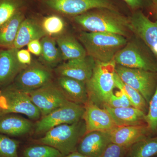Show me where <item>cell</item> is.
<instances>
[{"label": "cell", "mask_w": 157, "mask_h": 157, "mask_svg": "<svg viewBox=\"0 0 157 157\" xmlns=\"http://www.w3.org/2000/svg\"><path fill=\"white\" fill-rule=\"evenodd\" d=\"M64 157H87L84 155L79 153L78 151H76L73 152L72 153L67 155L65 156Z\"/></svg>", "instance_id": "37"}, {"label": "cell", "mask_w": 157, "mask_h": 157, "mask_svg": "<svg viewBox=\"0 0 157 157\" xmlns=\"http://www.w3.org/2000/svg\"><path fill=\"white\" fill-rule=\"evenodd\" d=\"M78 40L86 53L95 61L108 63L128 42L127 38L117 34L107 33H92L82 31Z\"/></svg>", "instance_id": "2"}, {"label": "cell", "mask_w": 157, "mask_h": 157, "mask_svg": "<svg viewBox=\"0 0 157 157\" xmlns=\"http://www.w3.org/2000/svg\"><path fill=\"white\" fill-rule=\"evenodd\" d=\"M34 127L30 119L18 114L5 113L0 110V134L11 137H21L31 133Z\"/></svg>", "instance_id": "17"}, {"label": "cell", "mask_w": 157, "mask_h": 157, "mask_svg": "<svg viewBox=\"0 0 157 157\" xmlns=\"http://www.w3.org/2000/svg\"><path fill=\"white\" fill-rule=\"evenodd\" d=\"M116 65L114 60L105 63L96 61L92 75L86 83L89 101L101 108H104L116 88Z\"/></svg>", "instance_id": "4"}, {"label": "cell", "mask_w": 157, "mask_h": 157, "mask_svg": "<svg viewBox=\"0 0 157 157\" xmlns=\"http://www.w3.org/2000/svg\"><path fill=\"white\" fill-rule=\"evenodd\" d=\"M129 20L132 33L144 43L157 60V20L152 21L140 10L134 11Z\"/></svg>", "instance_id": "12"}, {"label": "cell", "mask_w": 157, "mask_h": 157, "mask_svg": "<svg viewBox=\"0 0 157 157\" xmlns=\"http://www.w3.org/2000/svg\"><path fill=\"white\" fill-rule=\"evenodd\" d=\"M55 39L63 60L79 59L87 56L83 45L72 35L64 33Z\"/></svg>", "instance_id": "22"}, {"label": "cell", "mask_w": 157, "mask_h": 157, "mask_svg": "<svg viewBox=\"0 0 157 157\" xmlns=\"http://www.w3.org/2000/svg\"><path fill=\"white\" fill-rule=\"evenodd\" d=\"M28 94L40 111L41 117L70 101L53 81Z\"/></svg>", "instance_id": "11"}, {"label": "cell", "mask_w": 157, "mask_h": 157, "mask_svg": "<svg viewBox=\"0 0 157 157\" xmlns=\"http://www.w3.org/2000/svg\"><path fill=\"white\" fill-rule=\"evenodd\" d=\"M56 82L70 102L84 106L88 101L85 82L65 76H58Z\"/></svg>", "instance_id": "19"}, {"label": "cell", "mask_w": 157, "mask_h": 157, "mask_svg": "<svg viewBox=\"0 0 157 157\" xmlns=\"http://www.w3.org/2000/svg\"><path fill=\"white\" fill-rule=\"evenodd\" d=\"M111 142L109 132H89L79 141L76 151L87 157H99Z\"/></svg>", "instance_id": "18"}, {"label": "cell", "mask_w": 157, "mask_h": 157, "mask_svg": "<svg viewBox=\"0 0 157 157\" xmlns=\"http://www.w3.org/2000/svg\"><path fill=\"white\" fill-rule=\"evenodd\" d=\"M114 80L116 88L125 94L132 107L142 110L147 114L148 111V104L142 95L122 81L116 72L114 75Z\"/></svg>", "instance_id": "25"}, {"label": "cell", "mask_w": 157, "mask_h": 157, "mask_svg": "<svg viewBox=\"0 0 157 157\" xmlns=\"http://www.w3.org/2000/svg\"><path fill=\"white\" fill-rule=\"evenodd\" d=\"M46 36L41 23L35 18H25L20 25L13 48L19 50L31 41L40 40Z\"/></svg>", "instance_id": "20"}, {"label": "cell", "mask_w": 157, "mask_h": 157, "mask_svg": "<svg viewBox=\"0 0 157 157\" xmlns=\"http://www.w3.org/2000/svg\"><path fill=\"white\" fill-rule=\"evenodd\" d=\"M25 18L22 10L0 26V47L13 48L20 25Z\"/></svg>", "instance_id": "23"}, {"label": "cell", "mask_w": 157, "mask_h": 157, "mask_svg": "<svg viewBox=\"0 0 157 157\" xmlns=\"http://www.w3.org/2000/svg\"><path fill=\"white\" fill-rule=\"evenodd\" d=\"M20 141L0 134V157H19Z\"/></svg>", "instance_id": "30"}, {"label": "cell", "mask_w": 157, "mask_h": 157, "mask_svg": "<svg viewBox=\"0 0 157 157\" xmlns=\"http://www.w3.org/2000/svg\"><path fill=\"white\" fill-rule=\"evenodd\" d=\"M155 15H156V17L157 19V7L155 9Z\"/></svg>", "instance_id": "39"}, {"label": "cell", "mask_w": 157, "mask_h": 157, "mask_svg": "<svg viewBox=\"0 0 157 157\" xmlns=\"http://www.w3.org/2000/svg\"><path fill=\"white\" fill-rule=\"evenodd\" d=\"M157 155V136L147 137L129 147L127 157H153Z\"/></svg>", "instance_id": "26"}, {"label": "cell", "mask_w": 157, "mask_h": 157, "mask_svg": "<svg viewBox=\"0 0 157 157\" xmlns=\"http://www.w3.org/2000/svg\"><path fill=\"white\" fill-rule=\"evenodd\" d=\"M146 121L151 134H157V85L155 93L149 103Z\"/></svg>", "instance_id": "31"}, {"label": "cell", "mask_w": 157, "mask_h": 157, "mask_svg": "<svg viewBox=\"0 0 157 157\" xmlns=\"http://www.w3.org/2000/svg\"><path fill=\"white\" fill-rule=\"evenodd\" d=\"M115 72L125 83L142 95L149 104L157 85V73L116 65Z\"/></svg>", "instance_id": "8"}, {"label": "cell", "mask_w": 157, "mask_h": 157, "mask_svg": "<svg viewBox=\"0 0 157 157\" xmlns=\"http://www.w3.org/2000/svg\"><path fill=\"white\" fill-rule=\"evenodd\" d=\"M23 157H64L56 148L46 145L38 144L28 147L22 153Z\"/></svg>", "instance_id": "29"}, {"label": "cell", "mask_w": 157, "mask_h": 157, "mask_svg": "<svg viewBox=\"0 0 157 157\" xmlns=\"http://www.w3.org/2000/svg\"><path fill=\"white\" fill-rule=\"evenodd\" d=\"M116 64L133 69H142L157 73V60L140 39L128 41L115 55Z\"/></svg>", "instance_id": "5"}, {"label": "cell", "mask_w": 157, "mask_h": 157, "mask_svg": "<svg viewBox=\"0 0 157 157\" xmlns=\"http://www.w3.org/2000/svg\"><path fill=\"white\" fill-rule=\"evenodd\" d=\"M73 19L85 32L110 33L126 38L132 33L129 18L111 9H93L73 17Z\"/></svg>", "instance_id": "1"}, {"label": "cell", "mask_w": 157, "mask_h": 157, "mask_svg": "<svg viewBox=\"0 0 157 157\" xmlns=\"http://www.w3.org/2000/svg\"><path fill=\"white\" fill-rule=\"evenodd\" d=\"M153 3L154 5V7L155 9L157 7V0H152Z\"/></svg>", "instance_id": "38"}, {"label": "cell", "mask_w": 157, "mask_h": 157, "mask_svg": "<svg viewBox=\"0 0 157 157\" xmlns=\"http://www.w3.org/2000/svg\"><path fill=\"white\" fill-rule=\"evenodd\" d=\"M109 133L112 143L128 148L137 141L149 137L151 134L147 124L117 127Z\"/></svg>", "instance_id": "16"}, {"label": "cell", "mask_w": 157, "mask_h": 157, "mask_svg": "<svg viewBox=\"0 0 157 157\" xmlns=\"http://www.w3.org/2000/svg\"><path fill=\"white\" fill-rule=\"evenodd\" d=\"M17 57L19 63L25 66L30 64L33 61L30 52L26 49H20L17 50Z\"/></svg>", "instance_id": "35"}, {"label": "cell", "mask_w": 157, "mask_h": 157, "mask_svg": "<svg viewBox=\"0 0 157 157\" xmlns=\"http://www.w3.org/2000/svg\"><path fill=\"white\" fill-rule=\"evenodd\" d=\"M52 69L40 61L33 60L20 72L12 84L17 88L29 93L53 81Z\"/></svg>", "instance_id": "9"}, {"label": "cell", "mask_w": 157, "mask_h": 157, "mask_svg": "<svg viewBox=\"0 0 157 157\" xmlns=\"http://www.w3.org/2000/svg\"><path fill=\"white\" fill-rule=\"evenodd\" d=\"M25 0H0V26L22 11Z\"/></svg>", "instance_id": "28"}, {"label": "cell", "mask_w": 157, "mask_h": 157, "mask_svg": "<svg viewBox=\"0 0 157 157\" xmlns=\"http://www.w3.org/2000/svg\"><path fill=\"white\" fill-rule=\"evenodd\" d=\"M40 42L42 49L40 61L51 69L56 68L63 59L55 38L46 36Z\"/></svg>", "instance_id": "24"}, {"label": "cell", "mask_w": 157, "mask_h": 157, "mask_svg": "<svg viewBox=\"0 0 157 157\" xmlns=\"http://www.w3.org/2000/svg\"><path fill=\"white\" fill-rule=\"evenodd\" d=\"M86 134L85 124L82 119L74 123L54 127L34 141L52 147L65 156L77 151L79 141Z\"/></svg>", "instance_id": "3"}, {"label": "cell", "mask_w": 157, "mask_h": 157, "mask_svg": "<svg viewBox=\"0 0 157 157\" xmlns=\"http://www.w3.org/2000/svg\"><path fill=\"white\" fill-rule=\"evenodd\" d=\"M17 50L14 48L0 49V90L12 84L20 72L27 66L18 61Z\"/></svg>", "instance_id": "15"}, {"label": "cell", "mask_w": 157, "mask_h": 157, "mask_svg": "<svg viewBox=\"0 0 157 157\" xmlns=\"http://www.w3.org/2000/svg\"><path fill=\"white\" fill-rule=\"evenodd\" d=\"M28 49L30 53L40 56L42 52V45L39 39H36L31 41L28 44Z\"/></svg>", "instance_id": "36"}, {"label": "cell", "mask_w": 157, "mask_h": 157, "mask_svg": "<svg viewBox=\"0 0 157 157\" xmlns=\"http://www.w3.org/2000/svg\"><path fill=\"white\" fill-rule=\"evenodd\" d=\"M96 61L91 57L86 56L79 59L62 63L55 69L58 76L74 78L86 83L92 75Z\"/></svg>", "instance_id": "14"}, {"label": "cell", "mask_w": 157, "mask_h": 157, "mask_svg": "<svg viewBox=\"0 0 157 157\" xmlns=\"http://www.w3.org/2000/svg\"><path fill=\"white\" fill-rule=\"evenodd\" d=\"M0 110L5 113L22 114L36 121L41 118L40 111L28 93L18 89L12 83L0 90Z\"/></svg>", "instance_id": "6"}, {"label": "cell", "mask_w": 157, "mask_h": 157, "mask_svg": "<svg viewBox=\"0 0 157 157\" xmlns=\"http://www.w3.org/2000/svg\"><path fill=\"white\" fill-rule=\"evenodd\" d=\"M128 148L111 142L99 157H126Z\"/></svg>", "instance_id": "33"}, {"label": "cell", "mask_w": 157, "mask_h": 157, "mask_svg": "<svg viewBox=\"0 0 157 157\" xmlns=\"http://www.w3.org/2000/svg\"><path fill=\"white\" fill-rule=\"evenodd\" d=\"M82 119L85 124L86 133L96 131L109 132L117 127L110 113L88 101L85 104Z\"/></svg>", "instance_id": "13"}, {"label": "cell", "mask_w": 157, "mask_h": 157, "mask_svg": "<svg viewBox=\"0 0 157 157\" xmlns=\"http://www.w3.org/2000/svg\"><path fill=\"white\" fill-rule=\"evenodd\" d=\"M104 107L120 108L132 106L125 94L121 91L120 90L119 92H117L116 94L113 93L108 98Z\"/></svg>", "instance_id": "32"}, {"label": "cell", "mask_w": 157, "mask_h": 157, "mask_svg": "<svg viewBox=\"0 0 157 157\" xmlns=\"http://www.w3.org/2000/svg\"><path fill=\"white\" fill-rule=\"evenodd\" d=\"M42 2L52 10L73 17L96 9L118 11L112 0H42Z\"/></svg>", "instance_id": "10"}, {"label": "cell", "mask_w": 157, "mask_h": 157, "mask_svg": "<svg viewBox=\"0 0 157 157\" xmlns=\"http://www.w3.org/2000/svg\"><path fill=\"white\" fill-rule=\"evenodd\" d=\"M134 11L154 7L152 0H123Z\"/></svg>", "instance_id": "34"}, {"label": "cell", "mask_w": 157, "mask_h": 157, "mask_svg": "<svg viewBox=\"0 0 157 157\" xmlns=\"http://www.w3.org/2000/svg\"><path fill=\"white\" fill-rule=\"evenodd\" d=\"M84 110L83 105L68 101L37 121L34 124V132L43 135L58 126L77 122L82 119Z\"/></svg>", "instance_id": "7"}, {"label": "cell", "mask_w": 157, "mask_h": 157, "mask_svg": "<svg viewBox=\"0 0 157 157\" xmlns=\"http://www.w3.org/2000/svg\"><path fill=\"white\" fill-rule=\"evenodd\" d=\"M41 24L46 36L54 38L64 33L66 29L64 21L61 17L56 15L44 17Z\"/></svg>", "instance_id": "27"}, {"label": "cell", "mask_w": 157, "mask_h": 157, "mask_svg": "<svg viewBox=\"0 0 157 157\" xmlns=\"http://www.w3.org/2000/svg\"><path fill=\"white\" fill-rule=\"evenodd\" d=\"M157 157V156H156V157Z\"/></svg>", "instance_id": "40"}, {"label": "cell", "mask_w": 157, "mask_h": 157, "mask_svg": "<svg viewBox=\"0 0 157 157\" xmlns=\"http://www.w3.org/2000/svg\"><path fill=\"white\" fill-rule=\"evenodd\" d=\"M111 115L117 127L139 125L146 124V114L133 107L111 108L104 107Z\"/></svg>", "instance_id": "21"}]
</instances>
